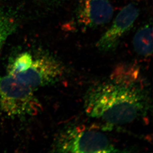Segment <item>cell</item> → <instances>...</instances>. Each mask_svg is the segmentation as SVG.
<instances>
[{"label":"cell","mask_w":153,"mask_h":153,"mask_svg":"<svg viewBox=\"0 0 153 153\" xmlns=\"http://www.w3.org/2000/svg\"><path fill=\"white\" fill-rule=\"evenodd\" d=\"M139 15L138 7L133 3L124 6L110 28L102 35L96 44L97 49L102 52H110L117 48L121 39L131 30Z\"/></svg>","instance_id":"8992f818"},{"label":"cell","mask_w":153,"mask_h":153,"mask_svg":"<svg viewBox=\"0 0 153 153\" xmlns=\"http://www.w3.org/2000/svg\"><path fill=\"white\" fill-rule=\"evenodd\" d=\"M114 13L113 6L108 0H79L66 27L70 30L97 28L108 23Z\"/></svg>","instance_id":"5b68a950"},{"label":"cell","mask_w":153,"mask_h":153,"mask_svg":"<svg viewBox=\"0 0 153 153\" xmlns=\"http://www.w3.org/2000/svg\"><path fill=\"white\" fill-rule=\"evenodd\" d=\"M19 26L18 19L10 10L0 7V52L6 41Z\"/></svg>","instance_id":"ba28073f"},{"label":"cell","mask_w":153,"mask_h":153,"mask_svg":"<svg viewBox=\"0 0 153 153\" xmlns=\"http://www.w3.org/2000/svg\"><path fill=\"white\" fill-rule=\"evenodd\" d=\"M34 91L12 75L0 76V113L12 118L35 116L42 108Z\"/></svg>","instance_id":"277c9868"},{"label":"cell","mask_w":153,"mask_h":153,"mask_svg":"<svg viewBox=\"0 0 153 153\" xmlns=\"http://www.w3.org/2000/svg\"><path fill=\"white\" fill-rule=\"evenodd\" d=\"M150 97L137 69H119L105 81L95 84L84 97L85 112L90 117L120 125L146 116Z\"/></svg>","instance_id":"6da1fadb"},{"label":"cell","mask_w":153,"mask_h":153,"mask_svg":"<svg viewBox=\"0 0 153 153\" xmlns=\"http://www.w3.org/2000/svg\"><path fill=\"white\" fill-rule=\"evenodd\" d=\"M7 74L34 90L61 81L65 74L63 62L45 51L22 52L9 62Z\"/></svg>","instance_id":"7a4b0ae2"},{"label":"cell","mask_w":153,"mask_h":153,"mask_svg":"<svg viewBox=\"0 0 153 153\" xmlns=\"http://www.w3.org/2000/svg\"><path fill=\"white\" fill-rule=\"evenodd\" d=\"M133 46L136 53L148 57L153 53V27L148 23L137 31L133 39Z\"/></svg>","instance_id":"52a82bcc"},{"label":"cell","mask_w":153,"mask_h":153,"mask_svg":"<svg viewBox=\"0 0 153 153\" xmlns=\"http://www.w3.org/2000/svg\"><path fill=\"white\" fill-rule=\"evenodd\" d=\"M51 152L107 153L123 151L115 147L103 133L82 125L69 124L57 133Z\"/></svg>","instance_id":"3957f363"}]
</instances>
